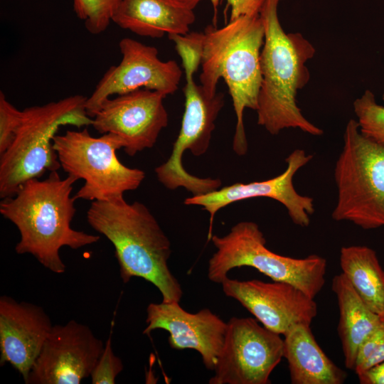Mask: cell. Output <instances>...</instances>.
Instances as JSON below:
<instances>
[{
	"mask_svg": "<svg viewBox=\"0 0 384 384\" xmlns=\"http://www.w3.org/2000/svg\"><path fill=\"white\" fill-rule=\"evenodd\" d=\"M383 97V101H384V92H383V97Z\"/></svg>",
	"mask_w": 384,
	"mask_h": 384,
	"instance_id": "cell-30",
	"label": "cell"
},
{
	"mask_svg": "<svg viewBox=\"0 0 384 384\" xmlns=\"http://www.w3.org/2000/svg\"><path fill=\"white\" fill-rule=\"evenodd\" d=\"M384 361V317L361 344L354 371L357 374Z\"/></svg>",
	"mask_w": 384,
	"mask_h": 384,
	"instance_id": "cell-24",
	"label": "cell"
},
{
	"mask_svg": "<svg viewBox=\"0 0 384 384\" xmlns=\"http://www.w3.org/2000/svg\"><path fill=\"white\" fill-rule=\"evenodd\" d=\"M104 343L90 328L75 320L53 325L26 384H79L90 377Z\"/></svg>",
	"mask_w": 384,
	"mask_h": 384,
	"instance_id": "cell-12",
	"label": "cell"
},
{
	"mask_svg": "<svg viewBox=\"0 0 384 384\" xmlns=\"http://www.w3.org/2000/svg\"><path fill=\"white\" fill-rule=\"evenodd\" d=\"M169 4L179 7L193 10L203 0H164Z\"/></svg>",
	"mask_w": 384,
	"mask_h": 384,
	"instance_id": "cell-29",
	"label": "cell"
},
{
	"mask_svg": "<svg viewBox=\"0 0 384 384\" xmlns=\"http://www.w3.org/2000/svg\"><path fill=\"white\" fill-rule=\"evenodd\" d=\"M61 168L68 176L83 179L84 185L75 194L76 200L109 201L139 187L144 171L124 165L117 151L124 148L117 135L106 133L93 137L87 129L67 130L53 140Z\"/></svg>",
	"mask_w": 384,
	"mask_h": 384,
	"instance_id": "cell-9",
	"label": "cell"
},
{
	"mask_svg": "<svg viewBox=\"0 0 384 384\" xmlns=\"http://www.w3.org/2000/svg\"><path fill=\"white\" fill-rule=\"evenodd\" d=\"M210 240L216 251L208 260L207 275L213 282L221 284L234 268L250 267L272 281L293 284L314 299L325 284V258L315 254L294 258L272 252L255 222H239L225 235H212Z\"/></svg>",
	"mask_w": 384,
	"mask_h": 384,
	"instance_id": "cell-7",
	"label": "cell"
},
{
	"mask_svg": "<svg viewBox=\"0 0 384 384\" xmlns=\"http://www.w3.org/2000/svg\"><path fill=\"white\" fill-rule=\"evenodd\" d=\"M340 266L363 302L384 317V270L374 250L364 245L342 247Z\"/></svg>",
	"mask_w": 384,
	"mask_h": 384,
	"instance_id": "cell-21",
	"label": "cell"
},
{
	"mask_svg": "<svg viewBox=\"0 0 384 384\" xmlns=\"http://www.w3.org/2000/svg\"><path fill=\"white\" fill-rule=\"evenodd\" d=\"M334 180V220L349 221L365 230L384 227V145L364 136L354 119L345 128Z\"/></svg>",
	"mask_w": 384,
	"mask_h": 384,
	"instance_id": "cell-8",
	"label": "cell"
},
{
	"mask_svg": "<svg viewBox=\"0 0 384 384\" xmlns=\"http://www.w3.org/2000/svg\"><path fill=\"white\" fill-rule=\"evenodd\" d=\"M23 110H18L0 92V156L9 148L21 126Z\"/></svg>",
	"mask_w": 384,
	"mask_h": 384,
	"instance_id": "cell-26",
	"label": "cell"
},
{
	"mask_svg": "<svg viewBox=\"0 0 384 384\" xmlns=\"http://www.w3.org/2000/svg\"><path fill=\"white\" fill-rule=\"evenodd\" d=\"M195 19L193 10L164 0H122L112 21L137 35L159 38L187 34Z\"/></svg>",
	"mask_w": 384,
	"mask_h": 384,
	"instance_id": "cell-18",
	"label": "cell"
},
{
	"mask_svg": "<svg viewBox=\"0 0 384 384\" xmlns=\"http://www.w3.org/2000/svg\"><path fill=\"white\" fill-rule=\"evenodd\" d=\"M209 384H269L284 358V338L253 318L232 317Z\"/></svg>",
	"mask_w": 384,
	"mask_h": 384,
	"instance_id": "cell-10",
	"label": "cell"
},
{
	"mask_svg": "<svg viewBox=\"0 0 384 384\" xmlns=\"http://www.w3.org/2000/svg\"><path fill=\"white\" fill-rule=\"evenodd\" d=\"M87 220L113 245L124 283L142 278L158 289L162 302H180L182 288L168 265L171 242L144 204L127 203L124 196L93 201Z\"/></svg>",
	"mask_w": 384,
	"mask_h": 384,
	"instance_id": "cell-3",
	"label": "cell"
},
{
	"mask_svg": "<svg viewBox=\"0 0 384 384\" xmlns=\"http://www.w3.org/2000/svg\"><path fill=\"white\" fill-rule=\"evenodd\" d=\"M280 0H264L260 16L265 29L260 53L262 82L257 108V124L270 134L289 128L314 136L323 130L309 122L297 103V95L309 82L306 63L316 50L299 32L286 33L278 16Z\"/></svg>",
	"mask_w": 384,
	"mask_h": 384,
	"instance_id": "cell-2",
	"label": "cell"
},
{
	"mask_svg": "<svg viewBox=\"0 0 384 384\" xmlns=\"http://www.w3.org/2000/svg\"><path fill=\"white\" fill-rule=\"evenodd\" d=\"M284 358L292 384H343L347 378L320 348L310 326H298L284 336Z\"/></svg>",
	"mask_w": 384,
	"mask_h": 384,
	"instance_id": "cell-19",
	"label": "cell"
},
{
	"mask_svg": "<svg viewBox=\"0 0 384 384\" xmlns=\"http://www.w3.org/2000/svg\"><path fill=\"white\" fill-rule=\"evenodd\" d=\"M146 323L144 334L149 335L156 329L166 331L171 348L198 351L206 368L214 370L228 324L209 309L191 313L176 302L150 303L146 308Z\"/></svg>",
	"mask_w": 384,
	"mask_h": 384,
	"instance_id": "cell-16",
	"label": "cell"
},
{
	"mask_svg": "<svg viewBox=\"0 0 384 384\" xmlns=\"http://www.w3.org/2000/svg\"><path fill=\"white\" fill-rule=\"evenodd\" d=\"M265 29L260 15L242 16L217 28L201 32V85L210 96L217 94L220 79L226 83L236 116L233 149L238 156L247 152L244 111H256L262 82L260 53Z\"/></svg>",
	"mask_w": 384,
	"mask_h": 384,
	"instance_id": "cell-4",
	"label": "cell"
},
{
	"mask_svg": "<svg viewBox=\"0 0 384 384\" xmlns=\"http://www.w3.org/2000/svg\"><path fill=\"white\" fill-rule=\"evenodd\" d=\"M122 0H73L76 16L92 34L105 31Z\"/></svg>",
	"mask_w": 384,
	"mask_h": 384,
	"instance_id": "cell-23",
	"label": "cell"
},
{
	"mask_svg": "<svg viewBox=\"0 0 384 384\" xmlns=\"http://www.w3.org/2000/svg\"><path fill=\"white\" fill-rule=\"evenodd\" d=\"M313 158L303 149L294 150L285 159L287 168L281 174L264 181L247 183H235L215 191L184 200L186 206H200L210 214L208 239L212 236V224L216 213L223 208L246 199L269 198L283 205L292 221L300 227L310 224L315 211L314 199L299 194L293 184L295 174Z\"/></svg>",
	"mask_w": 384,
	"mask_h": 384,
	"instance_id": "cell-15",
	"label": "cell"
},
{
	"mask_svg": "<svg viewBox=\"0 0 384 384\" xmlns=\"http://www.w3.org/2000/svg\"><path fill=\"white\" fill-rule=\"evenodd\" d=\"M331 288L338 302V333L345 366L354 370L361 344L379 326L383 317L367 306L342 272L334 277Z\"/></svg>",
	"mask_w": 384,
	"mask_h": 384,
	"instance_id": "cell-20",
	"label": "cell"
},
{
	"mask_svg": "<svg viewBox=\"0 0 384 384\" xmlns=\"http://www.w3.org/2000/svg\"><path fill=\"white\" fill-rule=\"evenodd\" d=\"M220 0H210L215 8ZM230 6V18L234 20L242 16H254L259 15L264 0H226Z\"/></svg>",
	"mask_w": 384,
	"mask_h": 384,
	"instance_id": "cell-27",
	"label": "cell"
},
{
	"mask_svg": "<svg viewBox=\"0 0 384 384\" xmlns=\"http://www.w3.org/2000/svg\"><path fill=\"white\" fill-rule=\"evenodd\" d=\"M119 46L120 63L110 67L87 97L86 111L92 118L102 103L114 95L146 89L166 96L178 90L182 71L175 60H161L156 48L130 38H122Z\"/></svg>",
	"mask_w": 384,
	"mask_h": 384,
	"instance_id": "cell-11",
	"label": "cell"
},
{
	"mask_svg": "<svg viewBox=\"0 0 384 384\" xmlns=\"http://www.w3.org/2000/svg\"><path fill=\"white\" fill-rule=\"evenodd\" d=\"M77 179L71 176L62 178L58 171L43 179L25 182L16 193L0 202V213L18 228L20 240L15 247L18 255H33L44 267L63 274L66 266L60 250H73L95 244L97 235L72 228L76 213L75 198L71 196Z\"/></svg>",
	"mask_w": 384,
	"mask_h": 384,
	"instance_id": "cell-1",
	"label": "cell"
},
{
	"mask_svg": "<svg viewBox=\"0 0 384 384\" xmlns=\"http://www.w3.org/2000/svg\"><path fill=\"white\" fill-rule=\"evenodd\" d=\"M353 107L361 132L384 145V106L377 102L373 92L366 90L355 100Z\"/></svg>",
	"mask_w": 384,
	"mask_h": 384,
	"instance_id": "cell-22",
	"label": "cell"
},
{
	"mask_svg": "<svg viewBox=\"0 0 384 384\" xmlns=\"http://www.w3.org/2000/svg\"><path fill=\"white\" fill-rule=\"evenodd\" d=\"M169 38L175 43L185 72V106L171 154L154 171L158 181L166 188L175 190L182 187L193 196L202 195L220 188V179L201 178L189 174L183 166L182 158L186 151L197 156L208 151L215 120L224 105V95L217 92L215 96H210L194 81L193 75L201 64L200 33L172 35Z\"/></svg>",
	"mask_w": 384,
	"mask_h": 384,
	"instance_id": "cell-5",
	"label": "cell"
},
{
	"mask_svg": "<svg viewBox=\"0 0 384 384\" xmlns=\"http://www.w3.org/2000/svg\"><path fill=\"white\" fill-rule=\"evenodd\" d=\"M361 384H384V361L357 374Z\"/></svg>",
	"mask_w": 384,
	"mask_h": 384,
	"instance_id": "cell-28",
	"label": "cell"
},
{
	"mask_svg": "<svg viewBox=\"0 0 384 384\" xmlns=\"http://www.w3.org/2000/svg\"><path fill=\"white\" fill-rule=\"evenodd\" d=\"M87 97L74 95L23 110L21 126L9 148L0 156V198L14 196L27 181L61 168L53 137L62 126L92 125Z\"/></svg>",
	"mask_w": 384,
	"mask_h": 384,
	"instance_id": "cell-6",
	"label": "cell"
},
{
	"mask_svg": "<svg viewBox=\"0 0 384 384\" xmlns=\"http://www.w3.org/2000/svg\"><path fill=\"white\" fill-rule=\"evenodd\" d=\"M53 326L42 306L1 296V366L11 364L25 382Z\"/></svg>",
	"mask_w": 384,
	"mask_h": 384,
	"instance_id": "cell-17",
	"label": "cell"
},
{
	"mask_svg": "<svg viewBox=\"0 0 384 384\" xmlns=\"http://www.w3.org/2000/svg\"><path fill=\"white\" fill-rule=\"evenodd\" d=\"M166 96L157 91L139 89L108 98L92 117V126L100 134L112 133L124 142L130 156L156 144L169 115L164 105Z\"/></svg>",
	"mask_w": 384,
	"mask_h": 384,
	"instance_id": "cell-13",
	"label": "cell"
},
{
	"mask_svg": "<svg viewBox=\"0 0 384 384\" xmlns=\"http://www.w3.org/2000/svg\"><path fill=\"white\" fill-rule=\"evenodd\" d=\"M220 284L226 297L237 300L265 327L280 335L300 325L310 326L318 313L314 298L287 282L228 277Z\"/></svg>",
	"mask_w": 384,
	"mask_h": 384,
	"instance_id": "cell-14",
	"label": "cell"
},
{
	"mask_svg": "<svg viewBox=\"0 0 384 384\" xmlns=\"http://www.w3.org/2000/svg\"><path fill=\"white\" fill-rule=\"evenodd\" d=\"M112 332L90 375L92 384H114L123 370L121 358L114 354L112 349Z\"/></svg>",
	"mask_w": 384,
	"mask_h": 384,
	"instance_id": "cell-25",
	"label": "cell"
}]
</instances>
